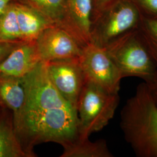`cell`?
Returning a JSON list of instances; mask_svg holds the SVG:
<instances>
[{
    "label": "cell",
    "mask_w": 157,
    "mask_h": 157,
    "mask_svg": "<svg viewBox=\"0 0 157 157\" xmlns=\"http://www.w3.org/2000/svg\"><path fill=\"white\" fill-rule=\"evenodd\" d=\"M42 62L36 41H21L0 63V76L23 78Z\"/></svg>",
    "instance_id": "obj_10"
},
{
    "label": "cell",
    "mask_w": 157,
    "mask_h": 157,
    "mask_svg": "<svg viewBox=\"0 0 157 157\" xmlns=\"http://www.w3.org/2000/svg\"><path fill=\"white\" fill-rule=\"evenodd\" d=\"M92 0H65L59 27L76 40L82 47L91 41Z\"/></svg>",
    "instance_id": "obj_9"
},
{
    "label": "cell",
    "mask_w": 157,
    "mask_h": 157,
    "mask_svg": "<svg viewBox=\"0 0 157 157\" xmlns=\"http://www.w3.org/2000/svg\"><path fill=\"white\" fill-rule=\"evenodd\" d=\"M34 152L23 146L15 129L12 112L2 107L0 110V157H36Z\"/></svg>",
    "instance_id": "obj_11"
},
{
    "label": "cell",
    "mask_w": 157,
    "mask_h": 157,
    "mask_svg": "<svg viewBox=\"0 0 157 157\" xmlns=\"http://www.w3.org/2000/svg\"><path fill=\"white\" fill-rule=\"evenodd\" d=\"M21 41H0V63L2 62L8 54Z\"/></svg>",
    "instance_id": "obj_18"
},
{
    "label": "cell",
    "mask_w": 157,
    "mask_h": 157,
    "mask_svg": "<svg viewBox=\"0 0 157 157\" xmlns=\"http://www.w3.org/2000/svg\"><path fill=\"white\" fill-rule=\"evenodd\" d=\"M104 48L124 78L136 77L146 83L155 72V63L136 34H124Z\"/></svg>",
    "instance_id": "obj_4"
},
{
    "label": "cell",
    "mask_w": 157,
    "mask_h": 157,
    "mask_svg": "<svg viewBox=\"0 0 157 157\" xmlns=\"http://www.w3.org/2000/svg\"><path fill=\"white\" fill-rule=\"evenodd\" d=\"M15 1L8 5L0 16V41H22L17 21Z\"/></svg>",
    "instance_id": "obj_15"
},
{
    "label": "cell",
    "mask_w": 157,
    "mask_h": 157,
    "mask_svg": "<svg viewBox=\"0 0 157 157\" xmlns=\"http://www.w3.org/2000/svg\"><path fill=\"white\" fill-rule=\"evenodd\" d=\"M119 101V94L110 93L86 81L77 106L79 137L89 138L106 127L113 118Z\"/></svg>",
    "instance_id": "obj_3"
},
{
    "label": "cell",
    "mask_w": 157,
    "mask_h": 157,
    "mask_svg": "<svg viewBox=\"0 0 157 157\" xmlns=\"http://www.w3.org/2000/svg\"><path fill=\"white\" fill-rule=\"evenodd\" d=\"M35 41L44 62L79 58L83 49L72 35L56 25L45 29Z\"/></svg>",
    "instance_id": "obj_7"
},
{
    "label": "cell",
    "mask_w": 157,
    "mask_h": 157,
    "mask_svg": "<svg viewBox=\"0 0 157 157\" xmlns=\"http://www.w3.org/2000/svg\"><path fill=\"white\" fill-rule=\"evenodd\" d=\"M137 21L135 8L123 5L110 13L91 31V43L102 47L133 28Z\"/></svg>",
    "instance_id": "obj_8"
},
{
    "label": "cell",
    "mask_w": 157,
    "mask_h": 157,
    "mask_svg": "<svg viewBox=\"0 0 157 157\" xmlns=\"http://www.w3.org/2000/svg\"><path fill=\"white\" fill-rule=\"evenodd\" d=\"M114 0H92L93 6H94L99 9H102L108 6Z\"/></svg>",
    "instance_id": "obj_21"
},
{
    "label": "cell",
    "mask_w": 157,
    "mask_h": 157,
    "mask_svg": "<svg viewBox=\"0 0 157 157\" xmlns=\"http://www.w3.org/2000/svg\"><path fill=\"white\" fill-rule=\"evenodd\" d=\"M15 0H0V16L6 10L8 5Z\"/></svg>",
    "instance_id": "obj_22"
},
{
    "label": "cell",
    "mask_w": 157,
    "mask_h": 157,
    "mask_svg": "<svg viewBox=\"0 0 157 157\" xmlns=\"http://www.w3.org/2000/svg\"><path fill=\"white\" fill-rule=\"evenodd\" d=\"M56 26L62 21L65 0H22Z\"/></svg>",
    "instance_id": "obj_16"
},
{
    "label": "cell",
    "mask_w": 157,
    "mask_h": 157,
    "mask_svg": "<svg viewBox=\"0 0 157 157\" xmlns=\"http://www.w3.org/2000/svg\"><path fill=\"white\" fill-rule=\"evenodd\" d=\"M15 4L22 41H36L43 30L54 25L47 17L22 0H15Z\"/></svg>",
    "instance_id": "obj_12"
},
{
    "label": "cell",
    "mask_w": 157,
    "mask_h": 157,
    "mask_svg": "<svg viewBox=\"0 0 157 157\" xmlns=\"http://www.w3.org/2000/svg\"><path fill=\"white\" fill-rule=\"evenodd\" d=\"M146 50L157 67V20H148L146 23Z\"/></svg>",
    "instance_id": "obj_17"
},
{
    "label": "cell",
    "mask_w": 157,
    "mask_h": 157,
    "mask_svg": "<svg viewBox=\"0 0 157 157\" xmlns=\"http://www.w3.org/2000/svg\"><path fill=\"white\" fill-rule=\"evenodd\" d=\"M120 128L137 157H157V108L144 82L122 108Z\"/></svg>",
    "instance_id": "obj_2"
},
{
    "label": "cell",
    "mask_w": 157,
    "mask_h": 157,
    "mask_svg": "<svg viewBox=\"0 0 157 157\" xmlns=\"http://www.w3.org/2000/svg\"><path fill=\"white\" fill-rule=\"evenodd\" d=\"M79 60L86 81L119 94L124 78L104 47L91 42L83 47Z\"/></svg>",
    "instance_id": "obj_5"
},
{
    "label": "cell",
    "mask_w": 157,
    "mask_h": 157,
    "mask_svg": "<svg viewBox=\"0 0 157 157\" xmlns=\"http://www.w3.org/2000/svg\"><path fill=\"white\" fill-rule=\"evenodd\" d=\"M26 98L22 78L0 76V105L10 109L13 115L23 106Z\"/></svg>",
    "instance_id": "obj_13"
},
{
    "label": "cell",
    "mask_w": 157,
    "mask_h": 157,
    "mask_svg": "<svg viewBox=\"0 0 157 157\" xmlns=\"http://www.w3.org/2000/svg\"><path fill=\"white\" fill-rule=\"evenodd\" d=\"M141 1L147 8L157 13V0H141Z\"/></svg>",
    "instance_id": "obj_20"
},
{
    "label": "cell",
    "mask_w": 157,
    "mask_h": 157,
    "mask_svg": "<svg viewBox=\"0 0 157 157\" xmlns=\"http://www.w3.org/2000/svg\"><path fill=\"white\" fill-rule=\"evenodd\" d=\"M61 157H113L104 140L91 141L89 138L81 139L63 147Z\"/></svg>",
    "instance_id": "obj_14"
},
{
    "label": "cell",
    "mask_w": 157,
    "mask_h": 157,
    "mask_svg": "<svg viewBox=\"0 0 157 157\" xmlns=\"http://www.w3.org/2000/svg\"><path fill=\"white\" fill-rule=\"evenodd\" d=\"M1 108H2V107H1V105H0V110H1Z\"/></svg>",
    "instance_id": "obj_23"
},
{
    "label": "cell",
    "mask_w": 157,
    "mask_h": 157,
    "mask_svg": "<svg viewBox=\"0 0 157 157\" xmlns=\"http://www.w3.org/2000/svg\"><path fill=\"white\" fill-rule=\"evenodd\" d=\"M50 81L62 97L77 109L86 82L79 58L44 62Z\"/></svg>",
    "instance_id": "obj_6"
},
{
    "label": "cell",
    "mask_w": 157,
    "mask_h": 157,
    "mask_svg": "<svg viewBox=\"0 0 157 157\" xmlns=\"http://www.w3.org/2000/svg\"><path fill=\"white\" fill-rule=\"evenodd\" d=\"M145 83L152 99L157 108V67L152 77Z\"/></svg>",
    "instance_id": "obj_19"
},
{
    "label": "cell",
    "mask_w": 157,
    "mask_h": 157,
    "mask_svg": "<svg viewBox=\"0 0 157 157\" xmlns=\"http://www.w3.org/2000/svg\"><path fill=\"white\" fill-rule=\"evenodd\" d=\"M26 98L23 106L13 115L17 135L26 149L52 142L62 147L79 137L77 109L56 90L41 62L22 78Z\"/></svg>",
    "instance_id": "obj_1"
}]
</instances>
